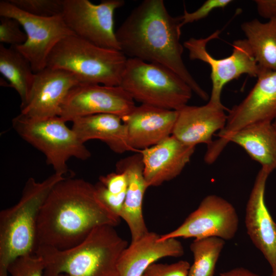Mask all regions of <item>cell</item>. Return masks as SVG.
I'll return each mask as SVG.
<instances>
[{
	"mask_svg": "<svg viewBox=\"0 0 276 276\" xmlns=\"http://www.w3.org/2000/svg\"><path fill=\"white\" fill-rule=\"evenodd\" d=\"M120 220L100 201L95 185L83 179L65 177L53 187L41 208L36 248L68 249L97 227H115Z\"/></svg>",
	"mask_w": 276,
	"mask_h": 276,
	"instance_id": "cell-1",
	"label": "cell"
},
{
	"mask_svg": "<svg viewBox=\"0 0 276 276\" xmlns=\"http://www.w3.org/2000/svg\"><path fill=\"white\" fill-rule=\"evenodd\" d=\"M180 22L179 17L169 14L163 0H145L132 10L116 31L120 51L127 57L169 68L187 83L193 93L206 101L209 95L183 60Z\"/></svg>",
	"mask_w": 276,
	"mask_h": 276,
	"instance_id": "cell-2",
	"label": "cell"
},
{
	"mask_svg": "<svg viewBox=\"0 0 276 276\" xmlns=\"http://www.w3.org/2000/svg\"><path fill=\"white\" fill-rule=\"evenodd\" d=\"M127 246L114 226L104 225L72 247L62 250L39 246L35 254L44 262V276H119L118 262Z\"/></svg>",
	"mask_w": 276,
	"mask_h": 276,
	"instance_id": "cell-3",
	"label": "cell"
},
{
	"mask_svg": "<svg viewBox=\"0 0 276 276\" xmlns=\"http://www.w3.org/2000/svg\"><path fill=\"white\" fill-rule=\"evenodd\" d=\"M64 178L56 173L41 182L30 177L18 202L1 211L0 276H8L16 258L35 254L40 211L53 187Z\"/></svg>",
	"mask_w": 276,
	"mask_h": 276,
	"instance_id": "cell-4",
	"label": "cell"
},
{
	"mask_svg": "<svg viewBox=\"0 0 276 276\" xmlns=\"http://www.w3.org/2000/svg\"><path fill=\"white\" fill-rule=\"evenodd\" d=\"M127 58L120 50L100 47L74 35L55 47L47 66L69 72L81 83L119 86Z\"/></svg>",
	"mask_w": 276,
	"mask_h": 276,
	"instance_id": "cell-5",
	"label": "cell"
},
{
	"mask_svg": "<svg viewBox=\"0 0 276 276\" xmlns=\"http://www.w3.org/2000/svg\"><path fill=\"white\" fill-rule=\"evenodd\" d=\"M120 86L141 104L178 111L192 90L177 74L162 65L128 58Z\"/></svg>",
	"mask_w": 276,
	"mask_h": 276,
	"instance_id": "cell-6",
	"label": "cell"
},
{
	"mask_svg": "<svg viewBox=\"0 0 276 276\" xmlns=\"http://www.w3.org/2000/svg\"><path fill=\"white\" fill-rule=\"evenodd\" d=\"M17 133L44 155L54 173L64 176L68 171L67 162L72 157L82 160L91 153L59 116L33 118L19 114L12 121Z\"/></svg>",
	"mask_w": 276,
	"mask_h": 276,
	"instance_id": "cell-7",
	"label": "cell"
},
{
	"mask_svg": "<svg viewBox=\"0 0 276 276\" xmlns=\"http://www.w3.org/2000/svg\"><path fill=\"white\" fill-rule=\"evenodd\" d=\"M257 78L245 99L229 110L226 125L217 134L218 139L208 145L204 157L209 163L216 160L232 134L254 123L272 122L276 118V71L260 72Z\"/></svg>",
	"mask_w": 276,
	"mask_h": 276,
	"instance_id": "cell-8",
	"label": "cell"
},
{
	"mask_svg": "<svg viewBox=\"0 0 276 276\" xmlns=\"http://www.w3.org/2000/svg\"><path fill=\"white\" fill-rule=\"evenodd\" d=\"M0 16L12 18L20 24L26 40L14 47L29 61L35 73L47 66L49 55L61 40L74 35L61 14L47 17L33 15L20 10L9 0L0 1Z\"/></svg>",
	"mask_w": 276,
	"mask_h": 276,
	"instance_id": "cell-9",
	"label": "cell"
},
{
	"mask_svg": "<svg viewBox=\"0 0 276 276\" xmlns=\"http://www.w3.org/2000/svg\"><path fill=\"white\" fill-rule=\"evenodd\" d=\"M124 4L123 0H102L99 4L88 0H63L61 15L75 36L100 47L120 51L114 14Z\"/></svg>",
	"mask_w": 276,
	"mask_h": 276,
	"instance_id": "cell-10",
	"label": "cell"
},
{
	"mask_svg": "<svg viewBox=\"0 0 276 276\" xmlns=\"http://www.w3.org/2000/svg\"><path fill=\"white\" fill-rule=\"evenodd\" d=\"M220 33L217 30L206 38H191L183 43L191 60L202 61L210 66L212 90L209 101L218 104H222V91L228 82L243 74L257 78L259 73L257 63L245 39L235 40L232 53L225 58L217 59L209 53L207 44L218 38Z\"/></svg>",
	"mask_w": 276,
	"mask_h": 276,
	"instance_id": "cell-11",
	"label": "cell"
},
{
	"mask_svg": "<svg viewBox=\"0 0 276 276\" xmlns=\"http://www.w3.org/2000/svg\"><path fill=\"white\" fill-rule=\"evenodd\" d=\"M238 226V215L233 205L219 196L211 194L202 200L179 227L160 235L159 239L217 237L228 240L235 236Z\"/></svg>",
	"mask_w": 276,
	"mask_h": 276,
	"instance_id": "cell-12",
	"label": "cell"
},
{
	"mask_svg": "<svg viewBox=\"0 0 276 276\" xmlns=\"http://www.w3.org/2000/svg\"><path fill=\"white\" fill-rule=\"evenodd\" d=\"M135 106L134 101L120 86L80 83L68 94L59 117L66 122L100 113L113 114L122 118Z\"/></svg>",
	"mask_w": 276,
	"mask_h": 276,
	"instance_id": "cell-13",
	"label": "cell"
},
{
	"mask_svg": "<svg viewBox=\"0 0 276 276\" xmlns=\"http://www.w3.org/2000/svg\"><path fill=\"white\" fill-rule=\"evenodd\" d=\"M80 82L72 73L46 66L35 73L28 98L20 105V114L33 118L59 116L70 90Z\"/></svg>",
	"mask_w": 276,
	"mask_h": 276,
	"instance_id": "cell-14",
	"label": "cell"
},
{
	"mask_svg": "<svg viewBox=\"0 0 276 276\" xmlns=\"http://www.w3.org/2000/svg\"><path fill=\"white\" fill-rule=\"evenodd\" d=\"M261 167L248 199L245 216L247 233L254 245L262 252L276 273V223L265 203V191L271 173Z\"/></svg>",
	"mask_w": 276,
	"mask_h": 276,
	"instance_id": "cell-15",
	"label": "cell"
},
{
	"mask_svg": "<svg viewBox=\"0 0 276 276\" xmlns=\"http://www.w3.org/2000/svg\"><path fill=\"white\" fill-rule=\"evenodd\" d=\"M178 111L141 104L121 118L133 152L154 146L172 135Z\"/></svg>",
	"mask_w": 276,
	"mask_h": 276,
	"instance_id": "cell-16",
	"label": "cell"
},
{
	"mask_svg": "<svg viewBox=\"0 0 276 276\" xmlns=\"http://www.w3.org/2000/svg\"><path fill=\"white\" fill-rule=\"evenodd\" d=\"M228 110L222 104L209 100L202 106L186 105L178 110V116L172 132L182 143L194 147L201 143L209 145L216 131L226 125Z\"/></svg>",
	"mask_w": 276,
	"mask_h": 276,
	"instance_id": "cell-17",
	"label": "cell"
},
{
	"mask_svg": "<svg viewBox=\"0 0 276 276\" xmlns=\"http://www.w3.org/2000/svg\"><path fill=\"white\" fill-rule=\"evenodd\" d=\"M195 148L182 143L172 135L139 151L147 186H159L178 176L190 162Z\"/></svg>",
	"mask_w": 276,
	"mask_h": 276,
	"instance_id": "cell-18",
	"label": "cell"
},
{
	"mask_svg": "<svg viewBox=\"0 0 276 276\" xmlns=\"http://www.w3.org/2000/svg\"><path fill=\"white\" fill-rule=\"evenodd\" d=\"M160 235L149 232L131 242L122 253L117 264L119 276H142L147 268L158 260L184 254L181 243L176 238L159 240Z\"/></svg>",
	"mask_w": 276,
	"mask_h": 276,
	"instance_id": "cell-19",
	"label": "cell"
},
{
	"mask_svg": "<svg viewBox=\"0 0 276 276\" xmlns=\"http://www.w3.org/2000/svg\"><path fill=\"white\" fill-rule=\"evenodd\" d=\"M116 167V172H124L128 179L125 199L120 218L128 225L133 242L149 232L143 215V198L148 187L144 176L141 153L136 152L121 159Z\"/></svg>",
	"mask_w": 276,
	"mask_h": 276,
	"instance_id": "cell-20",
	"label": "cell"
},
{
	"mask_svg": "<svg viewBox=\"0 0 276 276\" xmlns=\"http://www.w3.org/2000/svg\"><path fill=\"white\" fill-rule=\"evenodd\" d=\"M72 130L83 143L99 140L118 154L133 151L127 139L125 125L120 117L110 113H100L75 119Z\"/></svg>",
	"mask_w": 276,
	"mask_h": 276,
	"instance_id": "cell-21",
	"label": "cell"
},
{
	"mask_svg": "<svg viewBox=\"0 0 276 276\" xmlns=\"http://www.w3.org/2000/svg\"><path fill=\"white\" fill-rule=\"evenodd\" d=\"M234 143L243 148L262 167L276 169V128L272 122L248 125L232 134L227 144Z\"/></svg>",
	"mask_w": 276,
	"mask_h": 276,
	"instance_id": "cell-22",
	"label": "cell"
},
{
	"mask_svg": "<svg viewBox=\"0 0 276 276\" xmlns=\"http://www.w3.org/2000/svg\"><path fill=\"white\" fill-rule=\"evenodd\" d=\"M241 28L257 63L259 73L276 71V18L266 22L254 19L242 23Z\"/></svg>",
	"mask_w": 276,
	"mask_h": 276,
	"instance_id": "cell-23",
	"label": "cell"
},
{
	"mask_svg": "<svg viewBox=\"0 0 276 276\" xmlns=\"http://www.w3.org/2000/svg\"><path fill=\"white\" fill-rule=\"evenodd\" d=\"M0 73L19 95L20 105L24 104L35 75L29 61L15 47L0 43Z\"/></svg>",
	"mask_w": 276,
	"mask_h": 276,
	"instance_id": "cell-24",
	"label": "cell"
},
{
	"mask_svg": "<svg viewBox=\"0 0 276 276\" xmlns=\"http://www.w3.org/2000/svg\"><path fill=\"white\" fill-rule=\"evenodd\" d=\"M225 240L217 237L195 239L190 245L194 262L188 276H214L217 262Z\"/></svg>",
	"mask_w": 276,
	"mask_h": 276,
	"instance_id": "cell-25",
	"label": "cell"
},
{
	"mask_svg": "<svg viewBox=\"0 0 276 276\" xmlns=\"http://www.w3.org/2000/svg\"><path fill=\"white\" fill-rule=\"evenodd\" d=\"M20 10L40 17H52L61 14L63 0H9Z\"/></svg>",
	"mask_w": 276,
	"mask_h": 276,
	"instance_id": "cell-26",
	"label": "cell"
},
{
	"mask_svg": "<svg viewBox=\"0 0 276 276\" xmlns=\"http://www.w3.org/2000/svg\"><path fill=\"white\" fill-rule=\"evenodd\" d=\"M45 269L43 259L34 254L16 258L9 264L8 272L11 276H44Z\"/></svg>",
	"mask_w": 276,
	"mask_h": 276,
	"instance_id": "cell-27",
	"label": "cell"
},
{
	"mask_svg": "<svg viewBox=\"0 0 276 276\" xmlns=\"http://www.w3.org/2000/svg\"><path fill=\"white\" fill-rule=\"evenodd\" d=\"M21 27L20 24L16 19L9 17L1 16V43H6L13 47L23 44L26 40V35Z\"/></svg>",
	"mask_w": 276,
	"mask_h": 276,
	"instance_id": "cell-28",
	"label": "cell"
},
{
	"mask_svg": "<svg viewBox=\"0 0 276 276\" xmlns=\"http://www.w3.org/2000/svg\"><path fill=\"white\" fill-rule=\"evenodd\" d=\"M190 266V263L184 260L171 264L153 263L144 274L146 276H188Z\"/></svg>",
	"mask_w": 276,
	"mask_h": 276,
	"instance_id": "cell-29",
	"label": "cell"
},
{
	"mask_svg": "<svg viewBox=\"0 0 276 276\" xmlns=\"http://www.w3.org/2000/svg\"><path fill=\"white\" fill-rule=\"evenodd\" d=\"M233 1L232 0H207L195 11L189 12L186 9L183 15L179 16L181 20L180 27L198 21L207 17L214 10L224 8Z\"/></svg>",
	"mask_w": 276,
	"mask_h": 276,
	"instance_id": "cell-30",
	"label": "cell"
},
{
	"mask_svg": "<svg viewBox=\"0 0 276 276\" xmlns=\"http://www.w3.org/2000/svg\"><path fill=\"white\" fill-rule=\"evenodd\" d=\"M95 188L100 201L112 213L120 217L125 201L126 191L118 194H113L99 181L95 185Z\"/></svg>",
	"mask_w": 276,
	"mask_h": 276,
	"instance_id": "cell-31",
	"label": "cell"
},
{
	"mask_svg": "<svg viewBox=\"0 0 276 276\" xmlns=\"http://www.w3.org/2000/svg\"><path fill=\"white\" fill-rule=\"evenodd\" d=\"M100 182L109 192L113 194H120L127 190L128 179L123 172H116L99 177Z\"/></svg>",
	"mask_w": 276,
	"mask_h": 276,
	"instance_id": "cell-32",
	"label": "cell"
},
{
	"mask_svg": "<svg viewBox=\"0 0 276 276\" xmlns=\"http://www.w3.org/2000/svg\"><path fill=\"white\" fill-rule=\"evenodd\" d=\"M254 2L260 16L269 20L276 18V0H256Z\"/></svg>",
	"mask_w": 276,
	"mask_h": 276,
	"instance_id": "cell-33",
	"label": "cell"
},
{
	"mask_svg": "<svg viewBox=\"0 0 276 276\" xmlns=\"http://www.w3.org/2000/svg\"><path fill=\"white\" fill-rule=\"evenodd\" d=\"M219 276H259L243 267H237L220 273Z\"/></svg>",
	"mask_w": 276,
	"mask_h": 276,
	"instance_id": "cell-34",
	"label": "cell"
},
{
	"mask_svg": "<svg viewBox=\"0 0 276 276\" xmlns=\"http://www.w3.org/2000/svg\"><path fill=\"white\" fill-rule=\"evenodd\" d=\"M52 276H68V275L65 274H59L54 275Z\"/></svg>",
	"mask_w": 276,
	"mask_h": 276,
	"instance_id": "cell-35",
	"label": "cell"
},
{
	"mask_svg": "<svg viewBox=\"0 0 276 276\" xmlns=\"http://www.w3.org/2000/svg\"><path fill=\"white\" fill-rule=\"evenodd\" d=\"M273 125H274L275 128H276V118H275V119L274 120V121L273 122Z\"/></svg>",
	"mask_w": 276,
	"mask_h": 276,
	"instance_id": "cell-36",
	"label": "cell"
},
{
	"mask_svg": "<svg viewBox=\"0 0 276 276\" xmlns=\"http://www.w3.org/2000/svg\"><path fill=\"white\" fill-rule=\"evenodd\" d=\"M270 276H276V273L272 272V274Z\"/></svg>",
	"mask_w": 276,
	"mask_h": 276,
	"instance_id": "cell-37",
	"label": "cell"
},
{
	"mask_svg": "<svg viewBox=\"0 0 276 276\" xmlns=\"http://www.w3.org/2000/svg\"><path fill=\"white\" fill-rule=\"evenodd\" d=\"M142 276H146L144 274H143V275Z\"/></svg>",
	"mask_w": 276,
	"mask_h": 276,
	"instance_id": "cell-38",
	"label": "cell"
}]
</instances>
